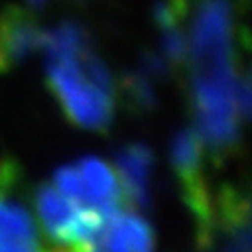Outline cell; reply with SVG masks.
<instances>
[{"mask_svg": "<svg viewBox=\"0 0 252 252\" xmlns=\"http://www.w3.org/2000/svg\"><path fill=\"white\" fill-rule=\"evenodd\" d=\"M187 34L199 137L215 161L230 155L250 109L248 76L236 74V22L228 0H201Z\"/></svg>", "mask_w": 252, "mask_h": 252, "instance_id": "cell-1", "label": "cell"}, {"mask_svg": "<svg viewBox=\"0 0 252 252\" xmlns=\"http://www.w3.org/2000/svg\"><path fill=\"white\" fill-rule=\"evenodd\" d=\"M46 78L66 117L84 129L103 131L113 117V84L90 34L76 22L46 32Z\"/></svg>", "mask_w": 252, "mask_h": 252, "instance_id": "cell-2", "label": "cell"}, {"mask_svg": "<svg viewBox=\"0 0 252 252\" xmlns=\"http://www.w3.org/2000/svg\"><path fill=\"white\" fill-rule=\"evenodd\" d=\"M171 163L181 187L183 201L191 211L197 236L201 246H209L211 228H213V211H215V195L207 185L205 177V145L195 129H183L175 135L171 145Z\"/></svg>", "mask_w": 252, "mask_h": 252, "instance_id": "cell-3", "label": "cell"}, {"mask_svg": "<svg viewBox=\"0 0 252 252\" xmlns=\"http://www.w3.org/2000/svg\"><path fill=\"white\" fill-rule=\"evenodd\" d=\"M54 187L72 203L94 211L103 219L129 207L117 175L97 157H84L74 165L58 169Z\"/></svg>", "mask_w": 252, "mask_h": 252, "instance_id": "cell-4", "label": "cell"}, {"mask_svg": "<svg viewBox=\"0 0 252 252\" xmlns=\"http://www.w3.org/2000/svg\"><path fill=\"white\" fill-rule=\"evenodd\" d=\"M34 207L52 246L68 252H82L105 220L97 213L72 203L54 185L36 189Z\"/></svg>", "mask_w": 252, "mask_h": 252, "instance_id": "cell-5", "label": "cell"}, {"mask_svg": "<svg viewBox=\"0 0 252 252\" xmlns=\"http://www.w3.org/2000/svg\"><path fill=\"white\" fill-rule=\"evenodd\" d=\"M22 175L10 159L0 161V252H52L26 205Z\"/></svg>", "mask_w": 252, "mask_h": 252, "instance_id": "cell-6", "label": "cell"}, {"mask_svg": "<svg viewBox=\"0 0 252 252\" xmlns=\"http://www.w3.org/2000/svg\"><path fill=\"white\" fill-rule=\"evenodd\" d=\"M82 252H155L151 224L129 207L109 215Z\"/></svg>", "mask_w": 252, "mask_h": 252, "instance_id": "cell-7", "label": "cell"}, {"mask_svg": "<svg viewBox=\"0 0 252 252\" xmlns=\"http://www.w3.org/2000/svg\"><path fill=\"white\" fill-rule=\"evenodd\" d=\"M46 32L24 12L0 16V72H8L44 48Z\"/></svg>", "mask_w": 252, "mask_h": 252, "instance_id": "cell-8", "label": "cell"}, {"mask_svg": "<svg viewBox=\"0 0 252 252\" xmlns=\"http://www.w3.org/2000/svg\"><path fill=\"white\" fill-rule=\"evenodd\" d=\"M117 179L123 189L125 201L137 211L151 207V173L153 153L143 143H129L119 149L115 157Z\"/></svg>", "mask_w": 252, "mask_h": 252, "instance_id": "cell-9", "label": "cell"}, {"mask_svg": "<svg viewBox=\"0 0 252 252\" xmlns=\"http://www.w3.org/2000/svg\"><path fill=\"white\" fill-rule=\"evenodd\" d=\"M30 4H34V6H44L46 2H50V0H28Z\"/></svg>", "mask_w": 252, "mask_h": 252, "instance_id": "cell-10", "label": "cell"}]
</instances>
